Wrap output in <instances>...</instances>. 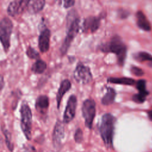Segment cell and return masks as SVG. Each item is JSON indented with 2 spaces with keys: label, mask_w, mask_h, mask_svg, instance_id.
I'll list each match as a JSON object with an SVG mask.
<instances>
[{
  "label": "cell",
  "mask_w": 152,
  "mask_h": 152,
  "mask_svg": "<svg viewBox=\"0 0 152 152\" xmlns=\"http://www.w3.org/2000/svg\"><path fill=\"white\" fill-rule=\"evenodd\" d=\"M66 20V34L60 49L61 53L63 55L67 52L72 40L79 31L80 17L77 11L74 9L70 10L67 14Z\"/></svg>",
  "instance_id": "obj_1"
},
{
  "label": "cell",
  "mask_w": 152,
  "mask_h": 152,
  "mask_svg": "<svg viewBox=\"0 0 152 152\" xmlns=\"http://www.w3.org/2000/svg\"><path fill=\"white\" fill-rule=\"evenodd\" d=\"M99 49L103 52L115 54L118 65L121 66L124 65L126 56L127 48L120 36L117 34L113 36L109 41L102 44Z\"/></svg>",
  "instance_id": "obj_2"
},
{
  "label": "cell",
  "mask_w": 152,
  "mask_h": 152,
  "mask_svg": "<svg viewBox=\"0 0 152 152\" xmlns=\"http://www.w3.org/2000/svg\"><path fill=\"white\" fill-rule=\"evenodd\" d=\"M116 121V118L110 113H105L102 117L99 131L102 139L107 148H113Z\"/></svg>",
  "instance_id": "obj_3"
},
{
  "label": "cell",
  "mask_w": 152,
  "mask_h": 152,
  "mask_svg": "<svg viewBox=\"0 0 152 152\" xmlns=\"http://www.w3.org/2000/svg\"><path fill=\"white\" fill-rule=\"evenodd\" d=\"M20 112V127L26 138L29 141L31 139L32 112L30 106L26 101L22 102Z\"/></svg>",
  "instance_id": "obj_4"
},
{
  "label": "cell",
  "mask_w": 152,
  "mask_h": 152,
  "mask_svg": "<svg viewBox=\"0 0 152 152\" xmlns=\"http://www.w3.org/2000/svg\"><path fill=\"white\" fill-rule=\"evenodd\" d=\"M13 27V23L8 17H4L0 21V42L6 53L8 52L11 46V36Z\"/></svg>",
  "instance_id": "obj_5"
},
{
  "label": "cell",
  "mask_w": 152,
  "mask_h": 152,
  "mask_svg": "<svg viewBox=\"0 0 152 152\" xmlns=\"http://www.w3.org/2000/svg\"><path fill=\"white\" fill-rule=\"evenodd\" d=\"M82 114L87 128H92L93 122L96 115V103L93 99H86L83 103Z\"/></svg>",
  "instance_id": "obj_6"
},
{
  "label": "cell",
  "mask_w": 152,
  "mask_h": 152,
  "mask_svg": "<svg viewBox=\"0 0 152 152\" xmlns=\"http://www.w3.org/2000/svg\"><path fill=\"white\" fill-rule=\"evenodd\" d=\"M74 78L77 82L86 84L92 80L93 76L90 68L81 62H79L74 71Z\"/></svg>",
  "instance_id": "obj_7"
},
{
  "label": "cell",
  "mask_w": 152,
  "mask_h": 152,
  "mask_svg": "<svg viewBox=\"0 0 152 152\" xmlns=\"http://www.w3.org/2000/svg\"><path fill=\"white\" fill-rule=\"evenodd\" d=\"M65 136V131L63 122L58 120L54 126L52 133V142L54 148L59 150L62 146V142Z\"/></svg>",
  "instance_id": "obj_8"
},
{
  "label": "cell",
  "mask_w": 152,
  "mask_h": 152,
  "mask_svg": "<svg viewBox=\"0 0 152 152\" xmlns=\"http://www.w3.org/2000/svg\"><path fill=\"white\" fill-rule=\"evenodd\" d=\"M77 103V97L74 94L71 95L68 98L65 110L64 113L63 123L68 124L74 118Z\"/></svg>",
  "instance_id": "obj_9"
},
{
  "label": "cell",
  "mask_w": 152,
  "mask_h": 152,
  "mask_svg": "<svg viewBox=\"0 0 152 152\" xmlns=\"http://www.w3.org/2000/svg\"><path fill=\"white\" fill-rule=\"evenodd\" d=\"M29 0H16L10 2L7 7V13L11 17L19 15L27 8Z\"/></svg>",
  "instance_id": "obj_10"
},
{
  "label": "cell",
  "mask_w": 152,
  "mask_h": 152,
  "mask_svg": "<svg viewBox=\"0 0 152 152\" xmlns=\"http://www.w3.org/2000/svg\"><path fill=\"white\" fill-rule=\"evenodd\" d=\"M50 37V31L49 28L44 27L40 30V33L38 38V46L41 52L45 53L49 50Z\"/></svg>",
  "instance_id": "obj_11"
},
{
  "label": "cell",
  "mask_w": 152,
  "mask_h": 152,
  "mask_svg": "<svg viewBox=\"0 0 152 152\" xmlns=\"http://www.w3.org/2000/svg\"><path fill=\"white\" fill-rule=\"evenodd\" d=\"M102 17L90 16L86 18L83 24V31L84 33H94L100 26Z\"/></svg>",
  "instance_id": "obj_12"
},
{
  "label": "cell",
  "mask_w": 152,
  "mask_h": 152,
  "mask_svg": "<svg viewBox=\"0 0 152 152\" xmlns=\"http://www.w3.org/2000/svg\"><path fill=\"white\" fill-rule=\"evenodd\" d=\"M49 106V97L46 95L39 96L35 102V108L41 114H45Z\"/></svg>",
  "instance_id": "obj_13"
},
{
  "label": "cell",
  "mask_w": 152,
  "mask_h": 152,
  "mask_svg": "<svg viewBox=\"0 0 152 152\" xmlns=\"http://www.w3.org/2000/svg\"><path fill=\"white\" fill-rule=\"evenodd\" d=\"M71 87V83L69 80L65 79L61 81L60 84V86L58 88V93L56 94V97L58 109H59L61 102L64 95L69 90Z\"/></svg>",
  "instance_id": "obj_14"
},
{
  "label": "cell",
  "mask_w": 152,
  "mask_h": 152,
  "mask_svg": "<svg viewBox=\"0 0 152 152\" xmlns=\"http://www.w3.org/2000/svg\"><path fill=\"white\" fill-rule=\"evenodd\" d=\"M137 25L141 30L146 31H149L151 30V24L147 18L141 11H138L136 13Z\"/></svg>",
  "instance_id": "obj_15"
},
{
  "label": "cell",
  "mask_w": 152,
  "mask_h": 152,
  "mask_svg": "<svg viewBox=\"0 0 152 152\" xmlns=\"http://www.w3.org/2000/svg\"><path fill=\"white\" fill-rule=\"evenodd\" d=\"M46 1L44 0L30 1L27 6V11L31 14L41 11L45 7Z\"/></svg>",
  "instance_id": "obj_16"
},
{
  "label": "cell",
  "mask_w": 152,
  "mask_h": 152,
  "mask_svg": "<svg viewBox=\"0 0 152 152\" xmlns=\"http://www.w3.org/2000/svg\"><path fill=\"white\" fill-rule=\"evenodd\" d=\"M116 91L112 87H107L106 92L102 98V103L103 105H110L114 102L116 97Z\"/></svg>",
  "instance_id": "obj_17"
},
{
  "label": "cell",
  "mask_w": 152,
  "mask_h": 152,
  "mask_svg": "<svg viewBox=\"0 0 152 152\" xmlns=\"http://www.w3.org/2000/svg\"><path fill=\"white\" fill-rule=\"evenodd\" d=\"M107 82L113 83V84H122V85H128L132 86L135 84L136 81L135 80L131 78L128 77H110L107 78Z\"/></svg>",
  "instance_id": "obj_18"
},
{
  "label": "cell",
  "mask_w": 152,
  "mask_h": 152,
  "mask_svg": "<svg viewBox=\"0 0 152 152\" xmlns=\"http://www.w3.org/2000/svg\"><path fill=\"white\" fill-rule=\"evenodd\" d=\"M134 58L140 62H144L147 61L149 63L150 66H152V55L147 52H138L133 55Z\"/></svg>",
  "instance_id": "obj_19"
},
{
  "label": "cell",
  "mask_w": 152,
  "mask_h": 152,
  "mask_svg": "<svg viewBox=\"0 0 152 152\" xmlns=\"http://www.w3.org/2000/svg\"><path fill=\"white\" fill-rule=\"evenodd\" d=\"M46 68L47 64L46 62H45L42 59H38L34 64H33L31 68V70L35 74H40L44 72Z\"/></svg>",
  "instance_id": "obj_20"
},
{
  "label": "cell",
  "mask_w": 152,
  "mask_h": 152,
  "mask_svg": "<svg viewBox=\"0 0 152 152\" xmlns=\"http://www.w3.org/2000/svg\"><path fill=\"white\" fill-rule=\"evenodd\" d=\"M1 129L4 135L5 136V141L6 145L8 148V150L11 152H12L14 148V145L13 142H12V137H11V132L5 128L2 127Z\"/></svg>",
  "instance_id": "obj_21"
},
{
  "label": "cell",
  "mask_w": 152,
  "mask_h": 152,
  "mask_svg": "<svg viewBox=\"0 0 152 152\" xmlns=\"http://www.w3.org/2000/svg\"><path fill=\"white\" fill-rule=\"evenodd\" d=\"M136 88L138 90V93L147 96L149 92L146 89V81L144 80H139L135 83Z\"/></svg>",
  "instance_id": "obj_22"
},
{
  "label": "cell",
  "mask_w": 152,
  "mask_h": 152,
  "mask_svg": "<svg viewBox=\"0 0 152 152\" xmlns=\"http://www.w3.org/2000/svg\"><path fill=\"white\" fill-rule=\"evenodd\" d=\"M26 55L30 59H37L39 58L40 55L39 52L31 46H28L26 50Z\"/></svg>",
  "instance_id": "obj_23"
},
{
  "label": "cell",
  "mask_w": 152,
  "mask_h": 152,
  "mask_svg": "<svg viewBox=\"0 0 152 152\" xmlns=\"http://www.w3.org/2000/svg\"><path fill=\"white\" fill-rule=\"evenodd\" d=\"M146 97H147L146 96H144L143 94H140L138 93L137 94H134L132 99L134 102L140 104V103H142L145 102Z\"/></svg>",
  "instance_id": "obj_24"
},
{
  "label": "cell",
  "mask_w": 152,
  "mask_h": 152,
  "mask_svg": "<svg viewBox=\"0 0 152 152\" xmlns=\"http://www.w3.org/2000/svg\"><path fill=\"white\" fill-rule=\"evenodd\" d=\"M83 139V131L80 128H77V130L75 132L74 134V140L77 143H80L82 142Z\"/></svg>",
  "instance_id": "obj_25"
},
{
  "label": "cell",
  "mask_w": 152,
  "mask_h": 152,
  "mask_svg": "<svg viewBox=\"0 0 152 152\" xmlns=\"http://www.w3.org/2000/svg\"><path fill=\"white\" fill-rule=\"evenodd\" d=\"M131 71L132 73V74H134V75L137 76V77H141L142 75H144V74L143 70L141 68L137 67L136 66H134V65H132L131 66Z\"/></svg>",
  "instance_id": "obj_26"
},
{
  "label": "cell",
  "mask_w": 152,
  "mask_h": 152,
  "mask_svg": "<svg viewBox=\"0 0 152 152\" xmlns=\"http://www.w3.org/2000/svg\"><path fill=\"white\" fill-rule=\"evenodd\" d=\"M129 14H130V12L129 11L123 9V8L119 9L118 11V15L119 17L121 19H124V18H127L129 15Z\"/></svg>",
  "instance_id": "obj_27"
},
{
  "label": "cell",
  "mask_w": 152,
  "mask_h": 152,
  "mask_svg": "<svg viewBox=\"0 0 152 152\" xmlns=\"http://www.w3.org/2000/svg\"><path fill=\"white\" fill-rule=\"evenodd\" d=\"M75 4L74 1H64V7L65 8H69L71 7H72Z\"/></svg>",
  "instance_id": "obj_28"
},
{
  "label": "cell",
  "mask_w": 152,
  "mask_h": 152,
  "mask_svg": "<svg viewBox=\"0 0 152 152\" xmlns=\"http://www.w3.org/2000/svg\"><path fill=\"white\" fill-rule=\"evenodd\" d=\"M24 148L27 152H37L35 147L30 144L24 145Z\"/></svg>",
  "instance_id": "obj_29"
},
{
  "label": "cell",
  "mask_w": 152,
  "mask_h": 152,
  "mask_svg": "<svg viewBox=\"0 0 152 152\" xmlns=\"http://www.w3.org/2000/svg\"><path fill=\"white\" fill-rule=\"evenodd\" d=\"M5 86V81L3 76L0 75V91L2 90Z\"/></svg>",
  "instance_id": "obj_30"
},
{
  "label": "cell",
  "mask_w": 152,
  "mask_h": 152,
  "mask_svg": "<svg viewBox=\"0 0 152 152\" xmlns=\"http://www.w3.org/2000/svg\"><path fill=\"white\" fill-rule=\"evenodd\" d=\"M147 115H148V119L152 121V110H149L147 113Z\"/></svg>",
  "instance_id": "obj_31"
},
{
  "label": "cell",
  "mask_w": 152,
  "mask_h": 152,
  "mask_svg": "<svg viewBox=\"0 0 152 152\" xmlns=\"http://www.w3.org/2000/svg\"><path fill=\"white\" fill-rule=\"evenodd\" d=\"M2 144V138H1V137L0 136V147H1V145Z\"/></svg>",
  "instance_id": "obj_32"
}]
</instances>
